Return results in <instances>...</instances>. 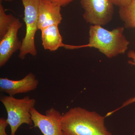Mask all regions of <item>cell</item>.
I'll return each mask as SVG.
<instances>
[{
  "mask_svg": "<svg viewBox=\"0 0 135 135\" xmlns=\"http://www.w3.org/2000/svg\"><path fill=\"white\" fill-rule=\"evenodd\" d=\"M105 116L82 107H73L62 114L65 135H112L105 124Z\"/></svg>",
  "mask_w": 135,
  "mask_h": 135,
  "instance_id": "6da1fadb",
  "label": "cell"
},
{
  "mask_svg": "<svg viewBox=\"0 0 135 135\" xmlns=\"http://www.w3.org/2000/svg\"><path fill=\"white\" fill-rule=\"evenodd\" d=\"M124 29V27L120 26L109 31L102 26L90 25L88 43L80 46L72 45L71 49L94 48L108 58L124 54L130 43L123 34Z\"/></svg>",
  "mask_w": 135,
  "mask_h": 135,
  "instance_id": "7a4b0ae2",
  "label": "cell"
},
{
  "mask_svg": "<svg viewBox=\"0 0 135 135\" xmlns=\"http://www.w3.org/2000/svg\"><path fill=\"white\" fill-rule=\"evenodd\" d=\"M0 101L7 113V120L11 129L10 135H16L22 124L31 126L33 124L31 110L35 106V99L31 98L29 96L17 99L12 96L5 95L1 97Z\"/></svg>",
  "mask_w": 135,
  "mask_h": 135,
  "instance_id": "3957f363",
  "label": "cell"
},
{
  "mask_svg": "<svg viewBox=\"0 0 135 135\" xmlns=\"http://www.w3.org/2000/svg\"><path fill=\"white\" fill-rule=\"evenodd\" d=\"M42 0H22L24 7V20L26 26L25 36L22 41V47L18 57L24 59L27 55H37L35 38L38 28V16Z\"/></svg>",
  "mask_w": 135,
  "mask_h": 135,
  "instance_id": "277c9868",
  "label": "cell"
},
{
  "mask_svg": "<svg viewBox=\"0 0 135 135\" xmlns=\"http://www.w3.org/2000/svg\"><path fill=\"white\" fill-rule=\"evenodd\" d=\"M83 19L90 25H106L113 18L114 9L111 0H80Z\"/></svg>",
  "mask_w": 135,
  "mask_h": 135,
  "instance_id": "5b68a950",
  "label": "cell"
},
{
  "mask_svg": "<svg viewBox=\"0 0 135 135\" xmlns=\"http://www.w3.org/2000/svg\"><path fill=\"white\" fill-rule=\"evenodd\" d=\"M31 113L33 127L38 128L43 135H65L61 124L62 114L55 108L49 109L43 114L34 107Z\"/></svg>",
  "mask_w": 135,
  "mask_h": 135,
  "instance_id": "8992f818",
  "label": "cell"
},
{
  "mask_svg": "<svg viewBox=\"0 0 135 135\" xmlns=\"http://www.w3.org/2000/svg\"><path fill=\"white\" fill-rule=\"evenodd\" d=\"M23 24L17 18L0 41V66H4L13 54L22 47V41L18 37V30Z\"/></svg>",
  "mask_w": 135,
  "mask_h": 135,
  "instance_id": "52a82bcc",
  "label": "cell"
},
{
  "mask_svg": "<svg viewBox=\"0 0 135 135\" xmlns=\"http://www.w3.org/2000/svg\"><path fill=\"white\" fill-rule=\"evenodd\" d=\"M39 81L32 73H30L22 79L14 80L7 78H0V90L9 95L24 94L36 89Z\"/></svg>",
  "mask_w": 135,
  "mask_h": 135,
  "instance_id": "ba28073f",
  "label": "cell"
},
{
  "mask_svg": "<svg viewBox=\"0 0 135 135\" xmlns=\"http://www.w3.org/2000/svg\"><path fill=\"white\" fill-rule=\"evenodd\" d=\"M61 7L47 1L42 0L39 9L38 28L41 31L49 26L61 23L62 17Z\"/></svg>",
  "mask_w": 135,
  "mask_h": 135,
  "instance_id": "9c48e42d",
  "label": "cell"
},
{
  "mask_svg": "<svg viewBox=\"0 0 135 135\" xmlns=\"http://www.w3.org/2000/svg\"><path fill=\"white\" fill-rule=\"evenodd\" d=\"M41 31L42 45L44 49L55 51L61 47L65 48L66 44L63 43L58 25L51 26Z\"/></svg>",
  "mask_w": 135,
  "mask_h": 135,
  "instance_id": "30bf717a",
  "label": "cell"
},
{
  "mask_svg": "<svg viewBox=\"0 0 135 135\" xmlns=\"http://www.w3.org/2000/svg\"><path fill=\"white\" fill-rule=\"evenodd\" d=\"M118 13L125 28H135V0H132L127 6L119 8Z\"/></svg>",
  "mask_w": 135,
  "mask_h": 135,
  "instance_id": "8fae6325",
  "label": "cell"
},
{
  "mask_svg": "<svg viewBox=\"0 0 135 135\" xmlns=\"http://www.w3.org/2000/svg\"><path fill=\"white\" fill-rule=\"evenodd\" d=\"M17 18L12 14H6L2 4L0 3V40L8 31Z\"/></svg>",
  "mask_w": 135,
  "mask_h": 135,
  "instance_id": "7c38bea8",
  "label": "cell"
},
{
  "mask_svg": "<svg viewBox=\"0 0 135 135\" xmlns=\"http://www.w3.org/2000/svg\"><path fill=\"white\" fill-rule=\"evenodd\" d=\"M134 103H135V96L131 98L128 99L127 100H126L125 102H124L120 107L117 108V109H115V110H113L109 112H108V113L105 116H106V117H108V116H111V115L113 114L114 113L119 110H120V109H123L124 107H126V106L129 105L131 104H132Z\"/></svg>",
  "mask_w": 135,
  "mask_h": 135,
  "instance_id": "4fadbf2b",
  "label": "cell"
},
{
  "mask_svg": "<svg viewBox=\"0 0 135 135\" xmlns=\"http://www.w3.org/2000/svg\"><path fill=\"white\" fill-rule=\"evenodd\" d=\"M9 125L7 119L0 118V135H8L6 132V128Z\"/></svg>",
  "mask_w": 135,
  "mask_h": 135,
  "instance_id": "5bb4252c",
  "label": "cell"
},
{
  "mask_svg": "<svg viewBox=\"0 0 135 135\" xmlns=\"http://www.w3.org/2000/svg\"><path fill=\"white\" fill-rule=\"evenodd\" d=\"M111 1L114 5L120 8L128 5L132 0H111Z\"/></svg>",
  "mask_w": 135,
  "mask_h": 135,
  "instance_id": "9a60e30c",
  "label": "cell"
},
{
  "mask_svg": "<svg viewBox=\"0 0 135 135\" xmlns=\"http://www.w3.org/2000/svg\"><path fill=\"white\" fill-rule=\"evenodd\" d=\"M47 1L58 4L61 7H65L72 2L74 0H47Z\"/></svg>",
  "mask_w": 135,
  "mask_h": 135,
  "instance_id": "2e32d148",
  "label": "cell"
},
{
  "mask_svg": "<svg viewBox=\"0 0 135 135\" xmlns=\"http://www.w3.org/2000/svg\"><path fill=\"white\" fill-rule=\"evenodd\" d=\"M127 56L129 58H130L131 60L128 61V64L131 65L135 66V51L133 50H130L128 51Z\"/></svg>",
  "mask_w": 135,
  "mask_h": 135,
  "instance_id": "e0dca14e",
  "label": "cell"
},
{
  "mask_svg": "<svg viewBox=\"0 0 135 135\" xmlns=\"http://www.w3.org/2000/svg\"><path fill=\"white\" fill-rule=\"evenodd\" d=\"M13 1V0H0V1H1V2L2 1H5L6 2H11Z\"/></svg>",
  "mask_w": 135,
  "mask_h": 135,
  "instance_id": "ac0fdd59",
  "label": "cell"
},
{
  "mask_svg": "<svg viewBox=\"0 0 135 135\" xmlns=\"http://www.w3.org/2000/svg\"><path fill=\"white\" fill-rule=\"evenodd\" d=\"M134 135H135V131L134 133Z\"/></svg>",
  "mask_w": 135,
  "mask_h": 135,
  "instance_id": "d6986e66",
  "label": "cell"
}]
</instances>
